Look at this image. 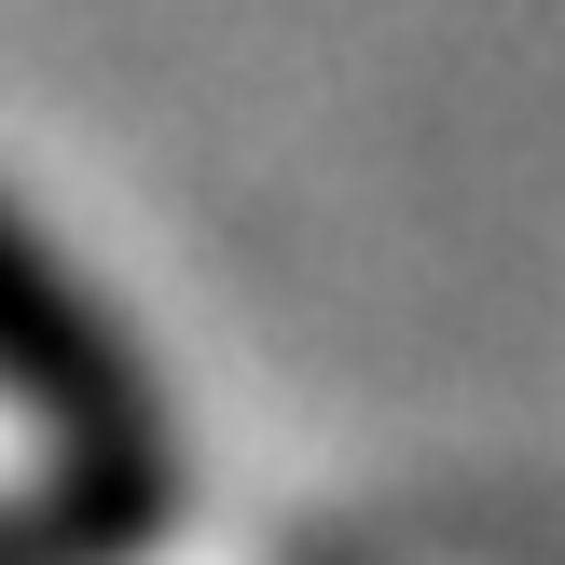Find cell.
<instances>
[{"label": "cell", "mask_w": 565, "mask_h": 565, "mask_svg": "<svg viewBox=\"0 0 565 565\" xmlns=\"http://www.w3.org/2000/svg\"><path fill=\"white\" fill-rule=\"evenodd\" d=\"M0 401L55 441V456H166L152 359L97 303V276L55 263V235L0 193Z\"/></svg>", "instance_id": "obj_1"}, {"label": "cell", "mask_w": 565, "mask_h": 565, "mask_svg": "<svg viewBox=\"0 0 565 565\" xmlns=\"http://www.w3.org/2000/svg\"><path fill=\"white\" fill-rule=\"evenodd\" d=\"M180 511V441L166 456H55L0 497V565H138Z\"/></svg>", "instance_id": "obj_2"}]
</instances>
